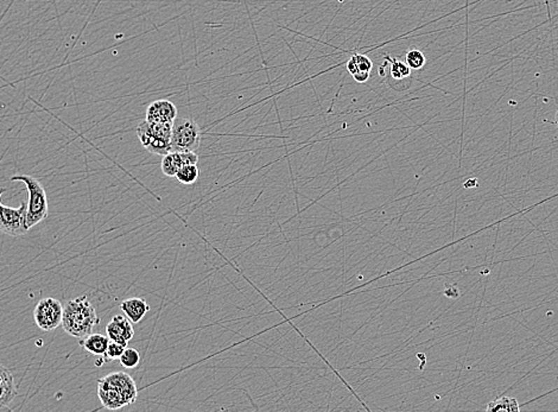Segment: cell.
Masks as SVG:
<instances>
[{
  "label": "cell",
  "mask_w": 558,
  "mask_h": 412,
  "mask_svg": "<svg viewBox=\"0 0 558 412\" xmlns=\"http://www.w3.org/2000/svg\"><path fill=\"white\" fill-rule=\"evenodd\" d=\"M556 120H557V122H558V113H557V115H556Z\"/></svg>",
  "instance_id": "d4e9b609"
},
{
  "label": "cell",
  "mask_w": 558,
  "mask_h": 412,
  "mask_svg": "<svg viewBox=\"0 0 558 412\" xmlns=\"http://www.w3.org/2000/svg\"><path fill=\"white\" fill-rule=\"evenodd\" d=\"M385 61L390 66L389 78L396 81L393 88L396 91H406L412 83L411 80V69L405 62L398 59H392L390 56H385Z\"/></svg>",
  "instance_id": "30bf717a"
},
{
  "label": "cell",
  "mask_w": 558,
  "mask_h": 412,
  "mask_svg": "<svg viewBox=\"0 0 558 412\" xmlns=\"http://www.w3.org/2000/svg\"><path fill=\"white\" fill-rule=\"evenodd\" d=\"M199 176L200 170L197 164H187L183 165L177 171L175 177L182 185H194L199 180Z\"/></svg>",
  "instance_id": "e0dca14e"
},
{
  "label": "cell",
  "mask_w": 558,
  "mask_h": 412,
  "mask_svg": "<svg viewBox=\"0 0 558 412\" xmlns=\"http://www.w3.org/2000/svg\"><path fill=\"white\" fill-rule=\"evenodd\" d=\"M62 304L53 297L41 299L34 311L36 326L43 332L55 330L62 323Z\"/></svg>",
  "instance_id": "8992f818"
},
{
  "label": "cell",
  "mask_w": 558,
  "mask_h": 412,
  "mask_svg": "<svg viewBox=\"0 0 558 412\" xmlns=\"http://www.w3.org/2000/svg\"><path fill=\"white\" fill-rule=\"evenodd\" d=\"M201 144V130L195 120L176 118L172 122V151H196Z\"/></svg>",
  "instance_id": "277c9868"
},
{
  "label": "cell",
  "mask_w": 558,
  "mask_h": 412,
  "mask_svg": "<svg viewBox=\"0 0 558 412\" xmlns=\"http://www.w3.org/2000/svg\"><path fill=\"white\" fill-rule=\"evenodd\" d=\"M172 124L145 120L138 125L137 136L148 152L165 156L172 151Z\"/></svg>",
  "instance_id": "3957f363"
},
{
  "label": "cell",
  "mask_w": 558,
  "mask_h": 412,
  "mask_svg": "<svg viewBox=\"0 0 558 412\" xmlns=\"http://www.w3.org/2000/svg\"><path fill=\"white\" fill-rule=\"evenodd\" d=\"M107 383H110L118 392L121 393V396L125 398L127 405H131L137 401L138 390L137 385L133 381L132 377L125 372L111 373L109 376L104 377Z\"/></svg>",
  "instance_id": "ba28073f"
},
{
  "label": "cell",
  "mask_w": 558,
  "mask_h": 412,
  "mask_svg": "<svg viewBox=\"0 0 558 412\" xmlns=\"http://www.w3.org/2000/svg\"><path fill=\"white\" fill-rule=\"evenodd\" d=\"M351 57L356 61V66H358V69H359V71L371 73L372 69H373V63H372L371 59H368L366 55L354 54Z\"/></svg>",
  "instance_id": "44dd1931"
},
{
  "label": "cell",
  "mask_w": 558,
  "mask_h": 412,
  "mask_svg": "<svg viewBox=\"0 0 558 412\" xmlns=\"http://www.w3.org/2000/svg\"><path fill=\"white\" fill-rule=\"evenodd\" d=\"M346 67H347L348 73L351 74V76L359 71V69H358V66H356V61H354L353 57H351V59H348L347 66H346Z\"/></svg>",
  "instance_id": "603a6c76"
},
{
  "label": "cell",
  "mask_w": 558,
  "mask_h": 412,
  "mask_svg": "<svg viewBox=\"0 0 558 412\" xmlns=\"http://www.w3.org/2000/svg\"><path fill=\"white\" fill-rule=\"evenodd\" d=\"M370 75H371V73H368V71H359L353 75V78H354L356 83H367V80L370 79Z\"/></svg>",
  "instance_id": "7402d4cb"
},
{
  "label": "cell",
  "mask_w": 558,
  "mask_h": 412,
  "mask_svg": "<svg viewBox=\"0 0 558 412\" xmlns=\"http://www.w3.org/2000/svg\"><path fill=\"white\" fill-rule=\"evenodd\" d=\"M426 56L418 49H411L405 55V63L414 71H419L426 66Z\"/></svg>",
  "instance_id": "ac0fdd59"
},
{
  "label": "cell",
  "mask_w": 558,
  "mask_h": 412,
  "mask_svg": "<svg viewBox=\"0 0 558 412\" xmlns=\"http://www.w3.org/2000/svg\"><path fill=\"white\" fill-rule=\"evenodd\" d=\"M106 333L111 341L127 346L130 340L134 336V328L132 322L126 316L116 315L106 327Z\"/></svg>",
  "instance_id": "52a82bcc"
},
{
  "label": "cell",
  "mask_w": 558,
  "mask_h": 412,
  "mask_svg": "<svg viewBox=\"0 0 558 412\" xmlns=\"http://www.w3.org/2000/svg\"><path fill=\"white\" fill-rule=\"evenodd\" d=\"M98 397L102 404L109 410H119L127 405L125 398L113 386L102 378L98 381Z\"/></svg>",
  "instance_id": "8fae6325"
},
{
  "label": "cell",
  "mask_w": 558,
  "mask_h": 412,
  "mask_svg": "<svg viewBox=\"0 0 558 412\" xmlns=\"http://www.w3.org/2000/svg\"><path fill=\"white\" fill-rule=\"evenodd\" d=\"M120 309L130 321L132 323H138L150 311V306L144 299L133 297V299H126L121 303Z\"/></svg>",
  "instance_id": "4fadbf2b"
},
{
  "label": "cell",
  "mask_w": 558,
  "mask_h": 412,
  "mask_svg": "<svg viewBox=\"0 0 558 412\" xmlns=\"http://www.w3.org/2000/svg\"><path fill=\"white\" fill-rule=\"evenodd\" d=\"M186 165L183 159V155L179 151H170L163 156L162 163H160V169L163 171L165 176L175 177L177 171Z\"/></svg>",
  "instance_id": "9a60e30c"
},
{
  "label": "cell",
  "mask_w": 558,
  "mask_h": 412,
  "mask_svg": "<svg viewBox=\"0 0 558 412\" xmlns=\"http://www.w3.org/2000/svg\"><path fill=\"white\" fill-rule=\"evenodd\" d=\"M520 406L519 403L517 402V399L515 398H508V397H501L499 399H496V401L491 402L489 404L487 405V408L486 410L487 411L491 412H496V411H515V412H519L520 411Z\"/></svg>",
  "instance_id": "2e32d148"
},
{
  "label": "cell",
  "mask_w": 558,
  "mask_h": 412,
  "mask_svg": "<svg viewBox=\"0 0 558 412\" xmlns=\"http://www.w3.org/2000/svg\"><path fill=\"white\" fill-rule=\"evenodd\" d=\"M125 348L126 346L123 345V343L110 341V345H109L107 352H106L105 355H104L106 362H111V360H117V359H119V357H121L123 352L125 350Z\"/></svg>",
  "instance_id": "ffe728a7"
},
{
  "label": "cell",
  "mask_w": 558,
  "mask_h": 412,
  "mask_svg": "<svg viewBox=\"0 0 558 412\" xmlns=\"http://www.w3.org/2000/svg\"><path fill=\"white\" fill-rule=\"evenodd\" d=\"M17 386L12 373L5 366L0 365V409L8 408L16 398Z\"/></svg>",
  "instance_id": "7c38bea8"
},
{
  "label": "cell",
  "mask_w": 558,
  "mask_h": 412,
  "mask_svg": "<svg viewBox=\"0 0 558 412\" xmlns=\"http://www.w3.org/2000/svg\"><path fill=\"white\" fill-rule=\"evenodd\" d=\"M119 362L126 369H136L141 364V354L134 348H125L119 357Z\"/></svg>",
  "instance_id": "d6986e66"
},
{
  "label": "cell",
  "mask_w": 558,
  "mask_h": 412,
  "mask_svg": "<svg viewBox=\"0 0 558 412\" xmlns=\"http://www.w3.org/2000/svg\"><path fill=\"white\" fill-rule=\"evenodd\" d=\"M12 182H22L28 190V208H27V224L29 228H32L36 225L47 218L49 214L48 207L47 192L41 185L39 180L30 175H15L11 177Z\"/></svg>",
  "instance_id": "7a4b0ae2"
},
{
  "label": "cell",
  "mask_w": 558,
  "mask_h": 412,
  "mask_svg": "<svg viewBox=\"0 0 558 412\" xmlns=\"http://www.w3.org/2000/svg\"><path fill=\"white\" fill-rule=\"evenodd\" d=\"M110 338L105 336L102 334L92 333L83 339V341L80 342V345L83 346V348L94 354V355H105L110 345Z\"/></svg>",
  "instance_id": "5bb4252c"
},
{
  "label": "cell",
  "mask_w": 558,
  "mask_h": 412,
  "mask_svg": "<svg viewBox=\"0 0 558 412\" xmlns=\"http://www.w3.org/2000/svg\"><path fill=\"white\" fill-rule=\"evenodd\" d=\"M177 118V108L170 100L160 99L150 104L146 110V119L150 122L172 124Z\"/></svg>",
  "instance_id": "9c48e42d"
},
{
  "label": "cell",
  "mask_w": 558,
  "mask_h": 412,
  "mask_svg": "<svg viewBox=\"0 0 558 412\" xmlns=\"http://www.w3.org/2000/svg\"><path fill=\"white\" fill-rule=\"evenodd\" d=\"M99 320L97 311L90 302L87 296H80L67 303L63 308V330L71 336L83 339L93 333L94 328L98 326Z\"/></svg>",
  "instance_id": "6da1fadb"
},
{
  "label": "cell",
  "mask_w": 558,
  "mask_h": 412,
  "mask_svg": "<svg viewBox=\"0 0 558 412\" xmlns=\"http://www.w3.org/2000/svg\"><path fill=\"white\" fill-rule=\"evenodd\" d=\"M470 187H477L476 180H469V181L466 182L465 188H470Z\"/></svg>",
  "instance_id": "cb8c5ba5"
},
{
  "label": "cell",
  "mask_w": 558,
  "mask_h": 412,
  "mask_svg": "<svg viewBox=\"0 0 558 412\" xmlns=\"http://www.w3.org/2000/svg\"><path fill=\"white\" fill-rule=\"evenodd\" d=\"M5 192L6 189L0 188V232L10 236H24L30 229L27 224L28 204L23 201L18 208L6 207L1 202Z\"/></svg>",
  "instance_id": "5b68a950"
}]
</instances>
